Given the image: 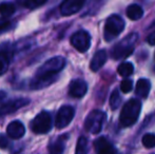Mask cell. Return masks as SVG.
<instances>
[{
    "label": "cell",
    "mask_w": 155,
    "mask_h": 154,
    "mask_svg": "<svg viewBox=\"0 0 155 154\" xmlns=\"http://www.w3.org/2000/svg\"><path fill=\"white\" fill-rule=\"evenodd\" d=\"M124 29V20L119 15H112L106 21L104 36L107 41L116 38Z\"/></svg>",
    "instance_id": "cell-3"
},
{
    "label": "cell",
    "mask_w": 155,
    "mask_h": 154,
    "mask_svg": "<svg viewBox=\"0 0 155 154\" xmlns=\"http://www.w3.org/2000/svg\"><path fill=\"white\" fill-rule=\"evenodd\" d=\"M10 25V21L8 20H0V32L6 30Z\"/></svg>",
    "instance_id": "cell-28"
},
{
    "label": "cell",
    "mask_w": 155,
    "mask_h": 154,
    "mask_svg": "<svg viewBox=\"0 0 155 154\" xmlns=\"http://www.w3.org/2000/svg\"><path fill=\"white\" fill-rule=\"evenodd\" d=\"M52 128V117L49 112L42 111L37 114L36 117L32 120L31 129L36 134H45L50 132Z\"/></svg>",
    "instance_id": "cell-6"
},
{
    "label": "cell",
    "mask_w": 155,
    "mask_h": 154,
    "mask_svg": "<svg viewBox=\"0 0 155 154\" xmlns=\"http://www.w3.org/2000/svg\"><path fill=\"white\" fill-rule=\"evenodd\" d=\"M87 151H88V139L84 136H81V137H79V139L77 142L75 152L77 154H81V153H86Z\"/></svg>",
    "instance_id": "cell-24"
},
{
    "label": "cell",
    "mask_w": 155,
    "mask_h": 154,
    "mask_svg": "<svg viewBox=\"0 0 155 154\" xmlns=\"http://www.w3.org/2000/svg\"><path fill=\"white\" fill-rule=\"evenodd\" d=\"M141 111V103L138 99L132 98L127 101L121 109L119 115V123L121 127L127 128L133 126L137 121Z\"/></svg>",
    "instance_id": "cell-1"
},
{
    "label": "cell",
    "mask_w": 155,
    "mask_h": 154,
    "mask_svg": "<svg viewBox=\"0 0 155 154\" xmlns=\"http://www.w3.org/2000/svg\"><path fill=\"white\" fill-rule=\"evenodd\" d=\"M147 41L150 45H155V31H153L149 36H148Z\"/></svg>",
    "instance_id": "cell-29"
},
{
    "label": "cell",
    "mask_w": 155,
    "mask_h": 154,
    "mask_svg": "<svg viewBox=\"0 0 155 154\" xmlns=\"http://www.w3.org/2000/svg\"><path fill=\"white\" fill-rule=\"evenodd\" d=\"M127 16L131 20H138L143 16V11L141 6H139L138 4H131L127 8Z\"/></svg>",
    "instance_id": "cell-18"
},
{
    "label": "cell",
    "mask_w": 155,
    "mask_h": 154,
    "mask_svg": "<svg viewBox=\"0 0 155 154\" xmlns=\"http://www.w3.org/2000/svg\"><path fill=\"white\" fill-rule=\"evenodd\" d=\"M8 147V139L5 137V135H1L0 136V148L5 149Z\"/></svg>",
    "instance_id": "cell-27"
},
{
    "label": "cell",
    "mask_w": 155,
    "mask_h": 154,
    "mask_svg": "<svg viewBox=\"0 0 155 154\" xmlns=\"http://www.w3.org/2000/svg\"><path fill=\"white\" fill-rule=\"evenodd\" d=\"M29 103V100L25 98H19L15 99V100H11L8 103H5L0 107V113L6 114V113H12L17 110H19L20 108L25 107Z\"/></svg>",
    "instance_id": "cell-13"
},
{
    "label": "cell",
    "mask_w": 155,
    "mask_h": 154,
    "mask_svg": "<svg viewBox=\"0 0 155 154\" xmlns=\"http://www.w3.org/2000/svg\"><path fill=\"white\" fill-rule=\"evenodd\" d=\"M75 115V111L71 106H63L57 112L55 119V126L57 129H63L70 125Z\"/></svg>",
    "instance_id": "cell-8"
},
{
    "label": "cell",
    "mask_w": 155,
    "mask_h": 154,
    "mask_svg": "<svg viewBox=\"0 0 155 154\" xmlns=\"http://www.w3.org/2000/svg\"><path fill=\"white\" fill-rule=\"evenodd\" d=\"M65 64H67V60L62 56H56V57L51 58V59L47 60L38 69V71L36 72V76H52V75H56L64 68Z\"/></svg>",
    "instance_id": "cell-4"
},
{
    "label": "cell",
    "mask_w": 155,
    "mask_h": 154,
    "mask_svg": "<svg viewBox=\"0 0 155 154\" xmlns=\"http://www.w3.org/2000/svg\"><path fill=\"white\" fill-rule=\"evenodd\" d=\"M88 91V84L82 79H75L70 84L69 94L74 98H81Z\"/></svg>",
    "instance_id": "cell-10"
},
{
    "label": "cell",
    "mask_w": 155,
    "mask_h": 154,
    "mask_svg": "<svg viewBox=\"0 0 155 154\" xmlns=\"http://www.w3.org/2000/svg\"><path fill=\"white\" fill-rule=\"evenodd\" d=\"M10 64V55L8 52H0V76L6 72Z\"/></svg>",
    "instance_id": "cell-21"
},
{
    "label": "cell",
    "mask_w": 155,
    "mask_h": 154,
    "mask_svg": "<svg viewBox=\"0 0 155 154\" xmlns=\"http://www.w3.org/2000/svg\"><path fill=\"white\" fill-rule=\"evenodd\" d=\"M6 134L13 139H19L25 134V128L20 120H14L8 125Z\"/></svg>",
    "instance_id": "cell-12"
},
{
    "label": "cell",
    "mask_w": 155,
    "mask_h": 154,
    "mask_svg": "<svg viewBox=\"0 0 155 154\" xmlns=\"http://www.w3.org/2000/svg\"><path fill=\"white\" fill-rule=\"evenodd\" d=\"M151 90V82L150 80L146 79V78H140L137 81L136 88H135V93L138 97L140 98H147L148 95Z\"/></svg>",
    "instance_id": "cell-15"
},
{
    "label": "cell",
    "mask_w": 155,
    "mask_h": 154,
    "mask_svg": "<svg viewBox=\"0 0 155 154\" xmlns=\"http://www.w3.org/2000/svg\"><path fill=\"white\" fill-rule=\"evenodd\" d=\"M6 92H4V91H0V103H3L4 100L6 99Z\"/></svg>",
    "instance_id": "cell-30"
},
{
    "label": "cell",
    "mask_w": 155,
    "mask_h": 154,
    "mask_svg": "<svg viewBox=\"0 0 155 154\" xmlns=\"http://www.w3.org/2000/svg\"><path fill=\"white\" fill-rule=\"evenodd\" d=\"M86 0H63L60 4V13L62 16H71L81 10Z\"/></svg>",
    "instance_id": "cell-9"
},
{
    "label": "cell",
    "mask_w": 155,
    "mask_h": 154,
    "mask_svg": "<svg viewBox=\"0 0 155 154\" xmlns=\"http://www.w3.org/2000/svg\"><path fill=\"white\" fill-rule=\"evenodd\" d=\"M16 11L14 3H11V2H4V3L0 4V15L3 17H10Z\"/></svg>",
    "instance_id": "cell-20"
},
{
    "label": "cell",
    "mask_w": 155,
    "mask_h": 154,
    "mask_svg": "<svg viewBox=\"0 0 155 154\" xmlns=\"http://www.w3.org/2000/svg\"><path fill=\"white\" fill-rule=\"evenodd\" d=\"M137 39H138V35L136 33H131L124 39H121L113 48L112 57L114 59H124L132 55Z\"/></svg>",
    "instance_id": "cell-2"
},
{
    "label": "cell",
    "mask_w": 155,
    "mask_h": 154,
    "mask_svg": "<svg viewBox=\"0 0 155 154\" xmlns=\"http://www.w3.org/2000/svg\"><path fill=\"white\" fill-rule=\"evenodd\" d=\"M48 0H25V6L29 10H35L39 6L43 5Z\"/></svg>",
    "instance_id": "cell-25"
},
{
    "label": "cell",
    "mask_w": 155,
    "mask_h": 154,
    "mask_svg": "<svg viewBox=\"0 0 155 154\" xmlns=\"http://www.w3.org/2000/svg\"><path fill=\"white\" fill-rule=\"evenodd\" d=\"M94 149L98 154H111L117 152V150L113 147L110 140L107 137H104V136L97 138L94 142Z\"/></svg>",
    "instance_id": "cell-11"
},
{
    "label": "cell",
    "mask_w": 155,
    "mask_h": 154,
    "mask_svg": "<svg viewBox=\"0 0 155 154\" xmlns=\"http://www.w3.org/2000/svg\"><path fill=\"white\" fill-rule=\"evenodd\" d=\"M67 139V135L59 136L56 140L52 142L49 145V151L53 154L62 153L64 150V140Z\"/></svg>",
    "instance_id": "cell-17"
},
{
    "label": "cell",
    "mask_w": 155,
    "mask_h": 154,
    "mask_svg": "<svg viewBox=\"0 0 155 154\" xmlns=\"http://www.w3.org/2000/svg\"><path fill=\"white\" fill-rule=\"evenodd\" d=\"M106 119V112L100 111V110H94V111L90 112V114L87 116L86 121H84V128L90 133L97 134L101 131Z\"/></svg>",
    "instance_id": "cell-5"
},
{
    "label": "cell",
    "mask_w": 155,
    "mask_h": 154,
    "mask_svg": "<svg viewBox=\"0 0 155 154\" xmlns=\"http://www.w3.org/2000/svg\"><path fill=\"white\" fill-rule=\"evenodd\" d=\"M55 80L56 75H52V76H36V78L31 82V89L39 90V89L45 88V87L53 84Z\"/></svg>",
    "instance_id": "cell-16"
},
{
    "label": "cell",
    "mask_w": 155,
    "mask_h": 154,
    "mask_svg": "<svg viewBox=\"0 0 155 154\" xmlns=\"http://www.w3.org/2000/svg\"><path fill=\"white\" fill-rule=\"evenodd\" d=\"M117 72L120 76L123 77H129L134 72V66L131 62H123L117 69Z\"/></svg>",
    "instance_id": "cell-19"
},
{
    "label": "cell",
    "mask_w": 155,
    "mask_h": 154,
    "mask_svg": "<svg viewBox=\"0 0 155 154\" xmlns=\"http://www.w3.org/2000/svg\"><path fill=\"white\" fill-rule=\"evenodd\" d=\"M71 44L80 53L87 52L91 47V36L87 31L80 30L74 33L71 37Z\"/></svg>",
    "instance_id": "cell-7"
},
{
    "label": "cell",
    "mask_w": 155,
    "mask_h": 154,
    "mask_svg": "<svg viewBox=\"0 0 155 154\" xmlns=\"http://www.w3.org/2000/svg\"><path fill=\"white\" fill-rule=\"evenodd\" d=\"M107 57H108V55H107V52L104 51V50H100V51L96 52L95 55L93 56L92 60H91L90 69L93 72H97V71L100 70V68L106 64Z\"/></svg>",
    "instance_id": "cell-14"
},
{
    "label": "cell",
    "mask_w": 155,
    "mask_h": 154,
    "mask_svg": "<svg viewBox=\"0 0 155 154\" xmlns=\"http://www.w3.org/2000/svg\"><path fill=\"white\" fill-rule=\"evenodd\" d=\"M133 89V81L129 78L127 79H124L120 84V90L123 93H129L131 92Z\"/></svg>",
    "instance_id": "cell-26"
},
{
    "label": "cell",
    "mask_w": 155,
    "mask_h": 154,
    "mask_svg": "<svg viewBox=\"0 0 155 154\" xmlns=\"http://www.w3.org/2000/svg\"><path fill=\"white\" fill-rule=\"evenodd\" d=\"M141 143H143V146L146 147L148 149H151L155 147V134L153 133H147L143 135V139H141Z\"/></svg>",
    "instance_id": "cell-23"
},
{
    "label": "cell",
    "mask_w": 155,
    "mask_h": 154,
    "mask_svg": "<svg viewBox=\"0 0 155 154\" xmlns=\"http://www.w3.org/2000/svg\"><path fill=\"white\" fill-rule=\"evenodd\" d=\"M120 95H119V91L118 90H114L111 94L110 97V107L112 110H117L120 106Z\"/></svg>",
    "instance_id": "cell-22"
}]
</instances>
